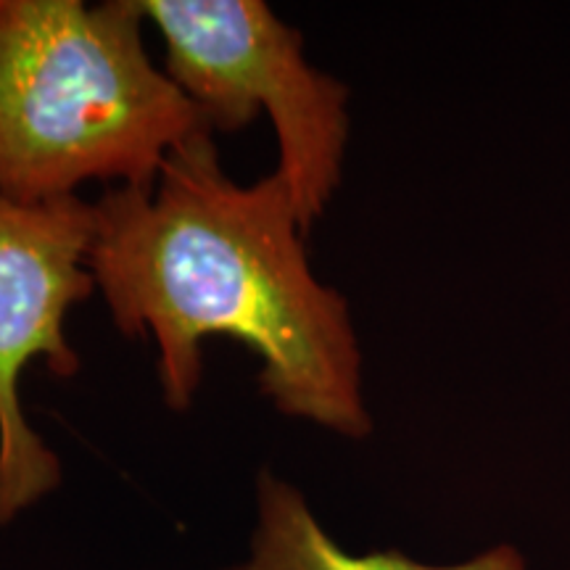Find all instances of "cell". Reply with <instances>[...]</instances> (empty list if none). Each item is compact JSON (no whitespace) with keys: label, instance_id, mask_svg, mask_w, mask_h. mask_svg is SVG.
Masks as SVG:
<instances>
[{"label":"cell","instance_id":"cell-3","mask_svg":"<svg viewBox=\"0 0 570 570\" xmlns=\"http://www.w3.org/2000/svg\"><path fill=\"white\" fill-rule=\"evenodd\" d=\"M138 9L164 38L167 77L212 130L235 132L267 111L275 173L309 235L341 183L348 90L306 61L302 32L262 0H138Z\"/></svg>","mask_w":570,"mask_h":570},{"label":"cell","instance_id":"cell-2","mask_svg":"<svg viewBox=\"0 0 570 570\" xmlns=\"http://www.w3.org/2000/svg\"><path fill=\"white\" fill-rule=\"evenodd\" d=\"M138 0H0V194L38 204L90 180L151 188L209 122L151 61Z\"/></svg>","mask_w":570,"mask_h":570},{"label":"cell","instance_id":"cell-5","mask_svg":"<svg viewBox=\"0 0 570 570\" xmlns=\"http://www.w3.org/2000/svg\"><path fill=\"white\" fill-rule=\"evenodd\" d=\"M227 570H525V560L510 544L491 547L460 566H425L396 550L352 554L317 523L291 483L262 473L252 560Z\"/></svg>","mask_w":570,"mask_h":570},{"label":"cell","instance_id":"cell-1","mask_svg":"<svg viewBox=\"0 0 570 570\" xmlns=\"http://www.w3.org/2000/svg\"><path fill=\"white\" fill-rule=\"evenodd\" d=\"M212 132L183 140L151 188L117 185L92 204L88 269L114 325L156 341L169 410L194 402L202 341L230 336L259 354V389L277 412L367 436L373 423L346 298L312 273L281 175L238 185Z\"/></svg>","mask_w":570,"mask_h":570},{"label":"cell","instance_id":"cell-4","mask_svg":"<svg viewBox=\"0 0 570 570\" xmlns=\"http://www.w3.org/2000/svg\"><path fill=\"white\" fill-rule=\"evenodd\" d=\"M96 209L80 196L27 204L0 194V525L61 483V462L24 417L19 377L46 360L56 377L80 373L63 320L90 298Z\"/></svg>","mask_w":570,"mask_h":570}]
</instances>
